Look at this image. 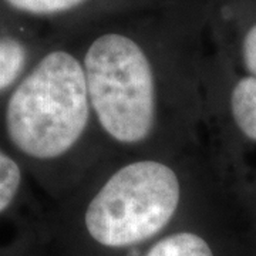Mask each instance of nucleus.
<instances>
[{"label":"nucleus","mask_w":256,"mask_h":256,"mask_svg":"<svg viewBox=\"0 0 256 256\" xmlns=\"http://www.w3.org/2000/svg\"><path fill=\"white\" fill-rule=\"evenodd\" d=\"M216 178L218 162L208 142L110 156L52 210L76 254L131 256L215 204Z\"/></svg>","instance_id":"nucleus-1"},{"label":"nucleus","mask_w":256,"mask_h":256,"mask_svg":"<svg viewBox=\"0 0 256 256\" xmlns=\"http://www.w3.org/2000/svg\"><path fill=\"white\" fill-rule=\"evenodd\" d=\"M78 56L108 156L171 152L208 142L210 76L194 63H164L122 30L96 34Z\"/></svg>","instance_id":"nucleus-2"},{"label":"nucleus","mask_w":256,"mask_h":256,"mask_svg":"<svg viewBox=\"0 0 256 256\" xmlns=\"http://www.w3.org/2000/svg\"><path fill=\"white\" fill-rule=\"evenodd\" d=\"M0 142L53 202L110 158L78 53L56 47L37 57L0 106Z\"/></svg>","instance_id":"nucleus-3"},{"label":"nucleus","mask_w":256,"mask_h":256,"mask_svg":"<svg viewBox=\"0 0 256 256\" xmlns=\"http://www.w3.org/2000/svg\"><path fill=\"white\" fill-rule=\"evenodd\" d=\"M215 204L194 214L131 256H216L210 236V218Z\"/></svg>","instance_id":"nucleus-4"},{"label":"nucleus","mask_w":256,"mask_h":256,"mask_svg":"<svg viewBox=\"0 0 256 256\" xmlns=\"http://www.w3.org/2000/svg\"><path fill=\"white\" fill-rule=\"evenodd\" d=\"M212 110L222 107L228 116L234 130L242 138L256 144V78L252 76H240L225 87L224 92H216L210 86Z\"/></svg>","instance_id":"nucleus-5"},{"label":"nucleus","mask_w":256,"mask_h":256,"mask_svg":"<svg viewBox=\"0 0 256 256\" xmlns=\"http://www.w3.org/2000/svg\"><path fill=\"white\" fill-rule=\"evenodd\" d=\"M36 62L22 38L0 33V106Z\"/></svg>","instance_id":"nucleus-6"},{"label":"nucleus","mask_w":256,"mask_h":256,"mask_svg":"<svg viewBox=\"0 0 256 256\" xmlns=\"http://www.w3.org/2000/svg\"><path fill=\"white\" fill-rule=\"evenodd\" d=\"M28 176L30 175L23 164L0 142V216L18 206Z\"/></svg>","instance_id":"nucleus-7"},{"label":"nucleus","mask_w":256,"mask_h":256,"mask_svg":"<svg viewBox=\"0 0 256 256\" xmlns=\"http://www.w3.org/2000/svg\"><path fill=\"white\" fill-rule=\"evenodd\" d=\"M18 14L30 18H56L76 12L90 0H3Z\"/></svg>","instance_id":"nucleus-8"},{"label":"nucleus","mask_w":256,"mask_h":256,"mask_svg":"<svg viewBox=\"0 0 256 256\" xmlns=\"http://www.w3.org/2000/svg\"><path fill=\"white\" fill-rule=\"evenodd\" d=\"M240 62L248 76L256 78V22L252 23L240 40Z\"/></svg>","instance_id":"nucleus-9"}]
</instances>
